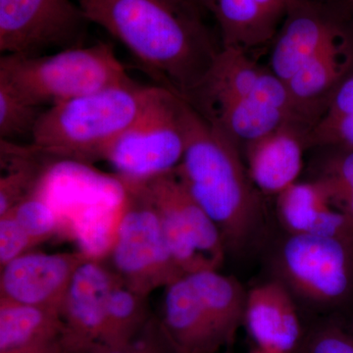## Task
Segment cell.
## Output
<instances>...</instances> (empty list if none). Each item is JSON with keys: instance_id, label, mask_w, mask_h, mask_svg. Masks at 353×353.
<instances>
[{"instance_id": "obj_10", "label": "cell", "mask_w": 353, "mask_h": 353, "mask_svg": "<svg viewBox=\"0 0 353 353\" xmlns=\"http://www.w3.org/2000/svg\"><path fill=\"white\" fill-rule=\"evenodd\" d=\"M88 23L70 0H0V51L38 55L82 46Z\"/></svg>"}, {"instance_id": "obj_27", "label": "cell", "mask_w": 353, "mask_h": 353, "mask_svg": "<svg viewBox=\"0 0 353 353\" xmlns=\"http://www.w3.org/2000/svg\"><path fill=\"white\" fill-rule=\"evenodd\" d=\"M345 146L353 148V114L334 119H320L309 131L306 148Z\"/></svg>"}, {"instance_id": "obj_12", "label": "cell", "mask_w": 353, "mask_h": 353, "mask_svg": "<svg viewBox=\"0 0 353 353\" xmlns=\"http://www.w3.org/2000/svg\"><path fill=\"white\" fill-rule=\"evenodd\" d=\"M212 97L255 99L309 126L297 112L285 83L268 67L260 66L248 52L238 48H221L208 75L185 99Z\"/></svg>"}, {"instance_id": "obj_3", "label": "cell", "mask_w": 353, "mask_h": 353, "mask_svg": "<svg viewBox=\"0 0 353 353\" xmlns=\"http://www.w3.org/2000/svg\"><path fill=\"white\" fill-rule=\"evenodd\" d=\"M152 88L132 80L48 108L31 145L48 157L79 163L104 160L145 108Z\"/></svg>"}, {"instance_id": "obj_8", "label": "cell", "mask_w": 353, "mask_h": 353, "mask_svg": "<svg viewBox=\"0 0 353 353\" xmlns=\"http://www.w3.org/2000/svg\"><path fill=\"white\" fill-rule=\"evenodd\" d=\"M181 104V95L153 85L145 108L104 159L121 185L145 183L173 171L182 161L185 141Z\"/></svg>"}, {"instance_id": "obj_26", "label": "cell", "mask_w": 353, "mask_h": 353, "mask_svg": "<svg viewBox=\"0 0 353 353\" xmlns=\"http://www.w3.org/2000/svg\"><path fill=\"white\" fill-rule=\"evenodd\" d=\"M76 353H176L165 334L159 317L153 316L152 320L131 341L124 345H110L94 343Z\"/></svg>"}, {"instance_id": "obj_29", "label": "cell", "mask_w": 353, "mask_h": 353, "mask_svg": "<svg viewBox=\"0 0 353 353\" xmlns=\"http://www.w3.org/2000/svg\"><path fill=\"white\" fill-rule=\"evenodd\" d=\"M353 114V75L336 90L326 113L321 118L334 119ZM319 122V121H318Z\"/></svg>"}, {"instance_id": "obj_32", "label": "cell", "mask_w": 353, "mask_h": 353, "mask_svg": "<svg viewBox=\"0 0 353 353\" xmlns=\"http://www.w3.org/2000/svg\"><path fill=\"white\" fill-rule=\"evenodd\" d=\"M334 3L340 9L348 22L353 26V0H336Z\"/></svg>"}, {"instance_id": "obj_6", "label": "cell", "mask_w": 353, "mask_h": 353, "mask_svg": "<svg viewBox=\"0 0 353 353\" xmlns=\"http://www.w3.org/2000/svg\"><path fill=\"white\" fill-rule=\"evenodd\" d=\"M276 278L311 306L328 311L353 308V241L289 234L274 257Z\"/></svg>"}, {"instance_id": "obj_11", "label": "cell", "mask_w": 353, "mask_h": 353, "mask_svg": "<svg viewBox=\"0 0 353 353\" xmlns=\"http://www.w3.org/2000/svg\"><path fill=\"white\" fill-rule=\"evenodd\" d=\"M350 26L334 3L290 0L282 26L272 41L267 67L285 83Z\"/></svg>"}, {"instance_id": "obj_1", "label": "cell", "mask_w": 353, "mask_h": 353, "mask_svg": "<svg viewBox=\"0 0 353 353\" xmlns=\"http://www.w3.org/2000/svg\"><path fill=\"white\" fill-rule=\"evenodd\" d=\"M90 23L101 26L146 73L185 99L208 75L222 46L188 0H80Z\"/></svg>"}, {"instance_id": "obj_30", "label": "cell", "mask_w": 353, "mask_h": 353, "mask_svg": "<svg viewBox=\"0 0 353 353\" xmlns=\"http://www.w3.org/2000/svg\"><path fill=\"white\" fill-rule=\"evenodd\" d=\"M1 353H70L64 336Z\"/></svg>"}, {"instance_id": "obj_35", "label": "cell", "mask_w": 353, "mask_h": 353, "mask_svg": "<svg viewBox=\"0 0 353 353\" xmlns=\"http://www.w3.org/2000/svg\"><path fill=\"white\" fill-rule=\"evenodd\" d=\"M225 353H234L233 348L232 347H227L226 352Z\"/></svg>"}, {"instance_id": "obj_17", "label": "cell", "mask_w": 353, "mask_h": 353, "mask_svg": "<svg viewBox=\"0 0 353 353\" xmlns=\"http://www.w3.org/2000/svg\"><path fill=\"white\" fill-rule=\"evenodd\" d=\"M311 128L288 122L245 146L248 171L262 194L278 196L296 183Z\"/></svg>"}, {"instance_id": "obj_31", "label": "cell", "mask_w": 353, "mask_h": 353, "mask_svg": "<svg viewBox=\"0 0 353 353\" xmlns=\"http://www.w3.org/2000/svg\"><path fill=\"white\" fill-rule=\"evenodd\" d=\"M279 21H283L290 0H250Z\"/></svg>"}, {"instance_id": "obj_15", "label": "cell", "mask_w": 353, "mask_h": 353, "mask_svg": "<svg viewBox=\"0 0 353 353\" xmlns=\"http://www.w3.org/2000/svg\"><path fill=\"white\" fill-rule=\"evenodd\" d=\"M353 75V26L285 83L301 117L317 124L336 90Z\"/></svg>"}, {"instance_id": "obj_23", "label": "cell", "mask_w": 353, "mask_h": 353, "mask_svg": "<svg viewBox=\"0 0 353 353\" xmlns=\"http://www.w3.org/2000/svg\"><path fill=\"white\" fill-rule=\"evenodd\" d=\"M46 109L34 105L13 88L0 81V138L9 141L29 136Z\"/></svg>"}, {"instance_id": "obj_13", "label": "cell", "mask_w": 353, "mask_h": 353, "mask_svg": "<svg viewBox=\"0 0 353 353\" xmlns=\"http://www.w3.org/2000/svg\"><path fill=\"white\" fill-rule=\"evenodd\" d=\"M90 257L85 250L26 252L0 268V299L60 310L72 279Z\"/></svg>"}, {"instance_id": "obj_36", "label": "cell", "mask_w": 353, "mask_h": 353, "mask_svg": "<svg viewBox=\"0 0 353 353\" xmlns=\"http://www.w3.org/2000/svg\"><path fill=\"white\" fill-rule=\"evenodd\" d=\"M294 353H299V352H294Z\"/></svg>"}, {"instance_id": "obj_34", "label": "cell", "mask_w": 353, "mask_h": 353, "mask_svg": "<svg viewBox=\"0 0 353 353\" xmlns=\"http://www.w3.org/2000/svg\"><path fill=\"white\" fill-rule=\"evenodd\" d=\"M250 353H267V352H263V350H259V347H256V348H255L254 350H252V352H250Z\"/></svg>"}, {"instance_id": "obj_14", "label": "cell", "mask_w": 353, "mask_h": 353, "mask_svg": "<svg viewBox=\"0 0 353 353\" xmlns=\"http://www.w3.org/2000/svg\"><path fill=\"white\" fill-rule=\"evenodd\" d=\"M121 283L99 257H90L79 267L60 309L70 353L101 341L109 297Z\"/></svg>"}, {"instance_id": "obj_21", "label": "cell", "mask_w": 353, "mask_h": 353, "mask_svg": "<svg viewBox=\"0 0 353 353\" xmlns=\"http://www.w3.org/2000/svg\"><path fill=\"white\" fill-rule=\"evenodd\" d=\"M148 297L123 283L118 285L109 297L99 343L118 345L134 340L154 316Z\"/></svg>"}, {"instance_id": "obj_9", "label": "cell", "mask_w": 353, "mask_h": 353, "mask_svg": "<svg viewBox=\"0 0 353 353\" xmlns=\"http://www.w3.org/2000/svg\"><path fill=\"white\" fill-rule=\"evenodd\" d=\"M132 185L139 188L157 211L172 255L185 275L218 270L226 256L224 241L214 222L185 189L175 169Z\"/></svg>"}, {"instance_id": "obj_20", "label": "cell", "mask_w": 353, "mask_h": 353, "mask_svg": "<svg viewBox=\"0 0 353 353\" xmlns=\"http://www.w3.org/2000/svg\"><path fill=\"white\" fill-rule=\"evenodd\" d=\"M1 178H0V217L41 190L48 168L39 161L41 152L36 148H18L1 141Z\"/></svg>"}, {"instance_id": "obj_33", "label": "cell", "mask_w": 353, "mask_h": 353, "mask_svg": "<svg viewBox=\"0 0 353 353\" xmlns=\"http://www.w3.org/2000/svg\"><path fill=\"white\" fill-rule=\"evenodd\" d=\"M339 209L345 213L353 226V192L345 199V202L341 204V208Z\"/></svg>"}, {"instance_id": "obj_16", "label": "cell", "mask_w": 353, "mask_h": 353, "mask_svg": "<svg viewBox=\"0 0 353 353\" xmlns=\"http://www.w3.org/2000/svg\"><path fill=\"white\" fill-rule=\"evenodd\" d=\"M243 325L267 353L296 352L303 339L294 297L277 279L248 292Z\"/></svg>"}, {"instance_id": "obj_5", "label": "cell", "mask_w": 353, "mask_h": 353, "mask_svg": "<svg viewBox=\"0 0 353 353\" xmlns=\"http://www.w3.org/2000/svg\"><path fill=\"white\" fill-rule=\"evenodd\" d=\"M0 81L34 105L52 108L132 79L112 46L99 43L50 55H1Z\"/></svg>"}, {"instance_id": "obj_28", "label": "cell", "mask_w": 353, "mask_h": 353, "mask_svg": "<svg viewBox=\"0 0 353 353\" xmlns=\"http://www.w3.org/2000/svg\"><path fill=\"white\" fill-rule=\"evenodd\" d=\"M37 245L12 216L0 217V268Z\"/></svg>"}, {"instance_id": "obj_25", "label": "cell", "mask_w": 353, "mask_h": 353, "mask_svg": "<svg viewBox=\"0 0 353 353\" xmlns=\"http://www.w3.org/2000/svg\"><path fill=\"white\" fill-rule=\"evenodd\" d=\"M7 214L12 216L36 245L50 239L59 227V214L41 190L20 202Z\"/></svg>"}, {"instance_id": "obj_19", "label": "cell", "mask_w": 353, "mask_h": 353, "mask_svg": "<svg viewBox=\"0 0 353 353\" xmlns=\"http://www.w3.org/2000/svg\"><path fill=\"white\" fill-rule=\"evenodd\" d=\"M59 309L0 299V353L64 336Z\"/></svg>"}, {"instance_id": "obj_4", "label": "cell", "mask_w": 353, "mask_h": 353, "mask_svg": "<svg viewBox=\"0 0 353 353\" xmlns=\"http://www.w3.org/2000/svg\"><path fill=\"white\" fill-rule=\"evenodd\" d=\"M159 317L176 353H218L245 323L248 292L218 270L187 274L165 288Z\"/></svg>"}, {"instance_id": "obj_22", "label": "cell", "mask_w": 353, "mask_h": 353, "mask_svg": "<svg viewBox=\"0 0 353 353\" xmlns=\"http://www.w3.org/2000/svg\"><path fill=\"white\" fill-rule=\"evenodd\" d=\"M299 353H353V308L327 314L301 339Z\"/></svg>"}, {"instance_id": "obj_7", "label": "cell", "mask_w": 353, "mask_h": 353, "mask_svg": "<svg viewBox=\"0 0 353 353\" xmlns=\"http://www.w3.org/2000/svg\"><path fill=\"white\" fill-rule=\"evenodd\" d=\"M122 189L119 220L108 250L109 267L129 289L150 296L185 274L172 255L152 202L139 188Z\"/></svg>"}, {"instance_id": "obj_24", "label": "cell", "mask_w": 353, "mask_h": 353, "mask_svg": "<svg viewBox=\"0 0 353 353\" xmlns=\"http://www.w3.org/2000/svg\"><path fill=\"white\" fill-rule=\"evenodd\" d=\"M329 152L321 161L317 183L336 208L353 192V148L326 146Z\"/></svg>"}, {"instance_id": "obj_2", "label": "cell", "mask_w": 353, "mask_h": 353, "mask_svg": "<svg viewBox=\"0 0 353 353\" xmlns=\"http://www.w3.org/2000/svg\"><path fill=\"white\" fill-rule=\"evenodd\" d=\"M185 152L176 173L219 230L227 252H240L264 220L263 194L255 187L241 148L182 97Z\"/></svg>"}, {"instance_id": "obj_18", "label": "cell", "mask_w": 353, "mask_h": 353, "mask_svg": "<svg viewBox=\"0 0 353 353\" xmlns=\"http://www.w3.org/2000/svg\"><path fill=\"white\" fill-rule=\"evenodd\" d=\"M317 183H296L277 196L279 219L289 234H322L353 241V226Z\"/></svg>"}]
</instances>
